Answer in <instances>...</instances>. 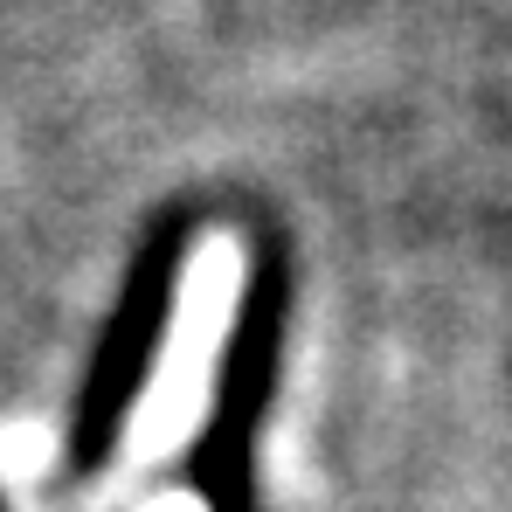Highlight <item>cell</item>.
I'll return each mask as SVG.
<instances>
[{"label":"cell","instance_id":"6da1fadb","mask_svg":"<svg viewBox=\"0 0 512 512\" xmlns=\"http://www.w3.org/2000/svg\"><path fill=\"white\" fill-rule=\"evenodd\" d=\"M167 284H173V256H146V270L132 284V305L111 326V340H104V353H97V367L84 381V402H77V436H70L77 471H97L111 457V443H118V423H125V409L139 395V367L167 333Z\"/></svg>","mask_w":512,"mask_h":512}]
</instances>
